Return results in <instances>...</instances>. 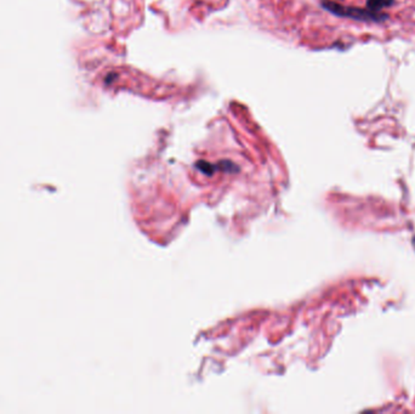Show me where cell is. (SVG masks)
<instances>
[{
	"label": "cell",
	"instance_id": "6da1fadb",
	"mask_svg": "<svg viewBox=\"0 0 415 414\" xmlns=\"http://www.w3.org/2000/svg\"><path fill=\"white\" fill-rule=\"evenodd\" d=\"M323 8L328 10L329 13L336 15L346 19L358 20V21H381L386 19V15H380V13H374L369 9H358L354 7H343L341 4H337L330 0H324L322 3Z\"/></svg>",
	"mask_w": 415,
	"mask_h": 414
},
{
	"label": "cell",
	"instance_id": "7a4b0ae2",
	"mask_svg": "<svg viewBox=\"0 0 415 414\" xmlns=\"http://www.w3.org/2000/svg\"><path fill=\"white\" fill-rule=\"evenodd\" d=\"M395 0H368L367 2V8L374 13H380L382 9L391 7Z\"/></svg>",
	"mask_w": 415,
	"mask_h": 414
}]
</instances>
